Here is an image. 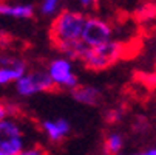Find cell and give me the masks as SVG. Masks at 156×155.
<instances>
[{
	"instance_id": "1",
	"label": "cell",
	"mask_w": 156,
	"mask_h": 155,
	"mask_svg": "<svg viewBox=\"0 0 156 155\" xmlns=\"http://www.w3.org/2000/svg\"><path fill=\"white\" fill-rule=\"evenodd\" d=\"M87 17L77 11H63L60 13L51 27V39L54 45L62 50L63 47L82 39V31L85 27Z\"/></svg>"
},
{
	"instance_id": "2",
	"label": "cell",
	"mask_w": 156,
	"mask_h": 155,
	"mask_svg": "<svg viewBox=\"0 0 156 155\" xmlns=\"http://www.w3.org/2000/svg\"><path fill=\"white\" fill-rule=\"evenodd\" d=\"M25 147V135L19 123L9 116L0 120V155H20Z\"/></svg>"
},
{
	"instance_id": "3",
	"label": "cell",
	"mask_w": 156,
	"mask_h": 155,
	"mask_svg": "<svg viewBox=\"0 0 156 155\" xmlns=\"http://www.w3.org/2000/svg\"><path fill=\"white\" fill-rule=\"evenodd\" d=\"M56 82L50 76L48 72H33L30 75H23L20 79L16 81L17 93L22 96H33L39 92L53 90Z\"/></svg>"
},
{
	"instance_id": "4",
	"label": "cell",
	"mask_w": 156,
	"mask_h": 155,
	"mask_svg": "<svg viewBox=\"0 0 156 155\" xmlns=\"http://www.w3.org/2000/svg\"><path fill=\"white\" fill-rule=\"evenodd\" d=\"M48 73L53 78V81L56 82V85H59V87H65V88L73 90L74 87L79 85V81H77L76 75L73 73L70 57L54 59L48 67Z\"/></svg>"
},
{
	"instance_id": "5",
	"label": "cell",
	"mask_w": 156,
	"mask_h": 155,
	"mask_svg": "<svg viewBox=\"0 0 156 155\" xmlns=\"http://www.w3.org/2000/svg\"><path fill=\"white\" fill-rule=\"evenodd\" d=\"M110 37H111V28L107 22L96 17L87 19L82 31V40L88 47H96L101 43H105L110 40Z\"/></svg>"
},
{
	"instance_id": "6",
	"label": "cell",
	"mask_w": 156,
	"mask_h": 155,
	"mask_svg": "<svg viewBox=\"0 0 156 155\" xmlns=\"http://www.w3.org/2000/svg\"><path fill=\"white\" fill-rule=\"evenodd\" d=\"M73 98L80 102V104H87V105H96L101 102V92L99 88L91 87V85H77L71 90Z\"/></svg>"
},
{
	"instance_id": "7",
	"label": "cell",
	"mask_w": 156,
	"mask_h": 155,
	"mask_svg": "<svg viewBox=\"0 0 156 155\" xmlns=\"http://www.w3.org/2000/svg\"><path fill=\"white\" fill-rule=\"evenodd\" d=\"M25 73H27V65L25 62L19 59H16L11 65H2L0 67V85H6L12 81H17Z\"/></svg>"
},
{
	"instance_id": "8",
	"label": "cell",
	"mask_w": 156,
	"mask_h": 155,
	"mask_svg": "<svg viewBox=\"0 0 156 155\" xmlns=\"http://www.w3.org/2000/svg\"><path fill=\"white\" fill-rule=\"evenodd\" d=\"M43 130L51 141L57 143L62 138H65L70 132V124L66 120H57V121H43Z\"/></svg>"
},
{
	"instance_id": "9",
	"label": "cell",
	"mask_w": 156,
	"mask_h": 155,
	"mask_svg": "<svg viewBox=\"0 0 156 155\" xmlns=\"http://www.w3.org/2000/svg\"><path fill=\"white\" fill-rule=\"evenodd\" d=\"M34 14V8L31 5H6L0 3V16L17 17V19H30Z\"/></svg>"
},
{
	"instance_id": "10",
	"label": "cell",
	"mask_w": 156,
	"mask_h": 155,
	"mask_svg": "<svg viewBox=\"0 0 156 155\" xmlns=\"http://www.w3.org/2000/svg\"><path fill=\"white\" fill-rule=\"evenodd\" d=\"M122 146H124V140L119 134H111L105 141V149L110 153H118L122 149Z\"/></svg>"
},
{
	"instance_id": "11",
	"label": "cell",
	"mask_w": 156,
	"mask_h": 155,
	"mask_svg": "<svg viewBox=\"0 0 156 155\" xmlns=\"http://www.w3.org/2000/svg\"><path fill=\"white\" fill-rule=\"evenodd\" d=\"M59 2L60 0H43L42 2V6H40V11L43 16H53L59 6Z\"/></svg>"
},
{
	"instance_id": "12",
	"label": "cell",
	"mask_w": 156,
	"mask_h": 155,
	"mask_svg": "<svg viewBox=\"0 0 156 155\" xmlns=\"http://www.w3.org/2000/svg\"><path fill=\"white\" fill-rule=\"evenodd\" d=\"M9 113H11V110H8V107H6V105L0 104V120L8 118V116H9Z\"/></svg>"
},
{
	"instance_id": "13",
	"label": "cell",
	"mask_w": 156,
	"mask_h": 155,
	"mask_svg": "<svg viewBox=\"0 0 156 155\" xmlns=\"http://www.w3.org/2000/svg\"><path fill=\"white\" fill-rule=\"evenodd\" d=\"M79 3L83 6V8H90L94 5V0H79Z\"/></svg>"
},
{
	"instance_id": "14",
	"label": "cell",
	"mask_w": 156,
	"mask_h": 155,
	"mask_svg": "<svg viewBox=\"0 0 156 155\" xmlns=\"http://www.w3.org/2000/svg\"><path fill=\"white\" fill-rule=\"evenodd\" d=\"M23 153H25V155H39V153H42V150H40V149H34V150L28 149V150H25Z\"/></svg>"
},
{
	"instance_id": "15",
	"label": "cell",
	"mask_w": 156,
	"mask_h": 155,
	"mask_svg": "<svg viewBox=\"0 0 156 155\" xmlns=\"http://www.w3.org/2000/svg\"><path fill=\"white\" fill-rule=\"evenodd\" d=\"M145 155H156V147H150L145 150Z\"/></svg>"
}]
</instances>
